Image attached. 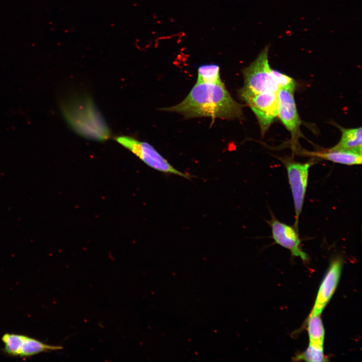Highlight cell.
Wrapping results in <instances>:
<instances>
[{"mask_svg":"<svg viewBox=\"0 0 362 362\" xmlns=\"http://www.w3.org/2000/svg\"><path fill=\"white\" fill-rule=\"evenodd\" d=\"M305 155L316 157L334 163L347 165L361 164V154L350 151L332 150L327 149L324 151H308L303 152Z\"/></svg>","mask_w":362,"mask_h":362,"instance_id":"11","label":"cell"},{"mask_svg":"<svg viewBox=\"0 0 362 362\" xmlns=\"http://www.w3.org/2000/svg\"><path fill=\"white\" fill-rule=\"evenodd\" d=\"M4 351L12 356L28 357L62 348L60 345L46 344L35 338L16 333H5L2 337Z\"/></svg>","mask_w":362,"mask_h":362,"instance_id":"6","label":"cell"},{"mask_svg":"<svg viewBox=\"0 0 362 362\" xmlns=\"http://www.w3.org/2000/svg\"><path fill=\"white\" fill-rule=\"evenodd\" d=\"M196 83L224 84L220 77V67L215 64H204L199 66Z\"/></svg>","mask_w":362,"mask_h":362,"instance_id":"14","label":"cell"},{"mask_svg":"<svg viewBox=\"0 0 362 362\" xmlns=\"http://www.w3.org/2000/svg\"><path fill=\"white\" fill-rule=\"evenodd\" d=\"M242 108L232 97L225 84L196 83L181 102L160 110L177 113L186 118L234 120L242 118Z\"/></svg>","mask_w":362,"mask_h":362,"instance_id":"1","label":"cell"},{"mask_svg":"<svg viewBox=\"0 0 362 362\" xmlns=\"http://www.w3.org/2000/svg\"><path fill=\"white\" fill-rule=\"evenodd\" d=\"M309 343L323 347L325 330L320 314L310 313L307 320Z\"/></svg>","mask_w":362,"mask_h":362,"instance_id":"13","label":"cell"},{"mask_svg":"<svg viewBox=\"0 0 362 362\" xmlns=\"http://www.w3.org/2000/svg\"><path fill=\"white\" fill-rule=\"evenodd\" d=\"M294 87H280L278 94V117L291 134L293 142L301 136L300 119L294 98Z\"/></svg>","mask_w":362,"mask_h":362,"instance_id":"8","label":"cell"},{"mask_svg":"<svg viewBox=\"0 0 362 362\" xmlns=\"http://www.w3.org/2000/svg\"><path fill=\"white\" fill-rule=\"evenodd\" d=\"M62 110L70 126L80 136L98 141L110 138V129L89 97H73L64 103Z\"/></svg>","mask_w":362,"mask_h":362,"instance_id":"2","label":"cell"},{"mask_svg":"<svg viewBox=\"0 0 362 362\" xmlns=\"http://www.w3.org/2000/svg\"><path fill=\"white\" fill-rule=\"evenodd\" d=\"M269 224L276 243L288 249L293 256L299 257L304 261L308 260L307 254L301 248V240L295 228L275 218H272Z\"/></svg>","mask_w":362,"mask_h":362,"instance_id":"10","label":"cell"},{"mask_svg":"<svg viewBox=\"0 0 362 362\" xmlns=\"http://www.w3.org/2000/svg\"><path fill=\"white\" fill-rule=\"evenodd\" d=\"M115 140L154 169L165 174L178 175L190 180L197 177L177 169L147 142L139 141L128 136H116Z\"/></svg>","mask_w":362,"mask_h":362,"instance_id":"4","label":"cell"},{"mask_svg":"<svg viewBox=\"0 0 362 362\" xmlns=\"http://www.w3.org/2000/svg\"><path fill=\"white\" fill-rule=\"evenodd\" d=\"M268 50L269 47L265 46L257 58L243 69L244 85L238 91L241 100L267 92H278L280 88L274 69L269 64Z\"/></svg>","mask_w":362,"mask_h":362,"instance_id":"3","label":"cell"},{"mask_svg":"<svg viewBox=\"0 0 362 362\" xmlns=\"http://www.w3.org/2000/svg\"><path fill=\"white\" fill-rule=\"evenodd\" d=\"M342 267V261L340 258H335L331 262L319 287L311 313L321 315L336 289L341 276Z\"/></svg>","mask_w":362,"mask_h":362,"instance_id":"9","label":"cell"},{"mask_svg":"<svg viewBox=\"0 0 362 362\" xmlns=\"http://www.w3.org/2000/svg\"><path fill=\"white\" fill-rule=\"evenodd\" d=\"M278 92H267L242 100L257 118L262 136L278 117Z\"/></svg>","mask_w":362,"mask_h":362,"instance_id":"7","label":"cell"},{"mask_svg":"<svg viewBox=\"0 0 362 362\" xmlns=\"http://www.w3.org/2000/svg\"><path fill=\"white\" fill-rule=\"evenodd\" d=\"M296 360L306 361H325L326 357L324 354L323 347L310 343L306 350L298 354L294 358Z\"/></svg>","mask_w":362,"mask_h":362,"instance_id":"15","label":"cell"},{"mask_svg":"<svg viewBox=\"0 0 362 362\" xmlns=\"http://www.w3.org/2000/svg\"><path fill=\"white\" fill-rule=\"evenodd\" d=\"M341 137L338 142L329 149L350 151L361 154V128H344L339 126Z\"/></svg>","mask_w":362,"mask_h":362,"instance_id":"12","label":"cell"},{"mask_svg":"<svg viewBox=\"0 0 362 362\" xmlns=\"http://www.w3.org/2000/svg\"><path fill=\"white\" fill-rule=\"evenodd\" d=\"M285 165L289 183L293 199L295 212V228L298 230V221L303 209L308 186L309 172L312 162L300 163L283 160Z\"/></svg>","mask_w":362,"mask_h":362,"instance_id":"5","label":"cell"}]
</instances>
